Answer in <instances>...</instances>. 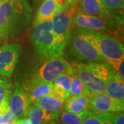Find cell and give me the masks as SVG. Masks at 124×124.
I'll use <instances>...</instances> for the list:
<instances>
[{"label": "cell", "instance_id": "1", "mask_svg": "<svg viewBox=\"0 0 124 124\" xmlns=\"http://www.w3.org/2000/svg\"><path fill=\"white\" fill-rule=\"evenodd\" d=\"M32 13L28 0H3L0 3V38L8 40L23 34Z\"/></svg>", "mask_w": 124, "mask_h": 124}, {"label": "cell", "instance_id": "2", "mask_svg": "<svg viewBox=\"0 0 124 124\" xmlns=\"http://www.w3.org/2000/svg\"><path fill=\"white\" fill-rule=\"evenodd\" d=\"M74 63H105L108 62L94 48L84 29L72 31L70 40L63 53Z\"/></svg>", "mask_w": 124, "mask_h": 124}, {"label": "cell", "instance_id": "3", "mask_svg": "<svg viewBox=\"0 0 124 124\" xmlns=\"http://www.w3.org/2000/svg\"><path fill=\"white\" fill-rule=\"evenodd\" d=\"M77 9L70 7L60 10L51 19L52 32L54 39V57L62 56L70 40L72 31V18Z\"/></svg>", "mask_w": 124, "mask_h": 124}, {"label": "cell", "instance_id": "4", "mask_svg": "<svg viewBox=\"0 0 124 124\" xmlns=\"http://www.w3.org/2000/svg\"><path fill=\"white\" fill-rule=\"evenodd\" d=\"M84 31L94 48L107 62L124 59V46L115 37L98 31Z\"/></svg>", "mask_w": 124, "mask_h": 124}, {"label": "cell", "instance_id": "5", "mask_svg": "<svg viewBox=\"0 0 124 124\" xmlns=\"http://www.w3.org/2000/svg\"><path fill=\"white\" fill-rule=\"evenodd\" d=\"M30 39L39 57L46 59L54 57L51 20H46L33 26Z\"/></svg>", "mask_w": 124, "mask_h": 124}, {"label": "cell", "instance_id": "6", "mask_svg": "<svg viewBox=\"0 0 124 124\" xmlns=\"http://www.w3.org/2000/svg\"><path fill=\"white\" fill-rule=\"evenodd\" d=\"M62 73L73 74L72 66L63 56L47 59L28 80L32 82L50 83Z\"/></svg>", "mask_w": 124, "mask_h": 124}, {"label": "cell", "instance_id": "7", "mask_svg": "<svg viewBox=\"0 0 124 124\" xmlns=\"http://www.w3.org/2000/svg\"><path fill=\"white\" fill-rule=\"evenodd\" d=\"M124 100L116 99L104 92L92 93L90 95L88 110L94 113L124 111Z\"/></svg>", "mask_w": 124, "mask_h": 124}, {"label": "cell", "instance_id": "8", "mask_svg": "<svg viewBox=\"0 0 124 124\" xmlns=\"http://www.w3.org/2000/svg\"><path fill=\"white\" fill-rule=\"evenodd\" d=\"M21 51V46L17 43H6L0 47V75L11 77Z\"/></svg>", "mask_w": 124, "mask_h": 124}, {"label": "cell", "instance_id": "9", "mask_svg": "<svg viewBox=\"0 0 124 124\" xmlns=\"http://www.w3.org/2000/svg\"><path fill=\"white\" fill-rule=\"evenodd\" d=\"M73 74L82 82L91 93L103 92L107 82L100 79L88 66L87 63H73L72 64Z\"/></svg>", "mask_w": 124, "mask_h": 124}, {"label": "cell", "instance_id": "10", "mask_svg": "<svg viewBox=\"0 0 124 124\" xmlns=\"http://www.w3.org/2000/svg\"><path fill=\"white\" fill-rule=\"evenodd\" d=\"M30 106L26 94L22 85H15L13 92L11 94L9 102V110L17 119L25 117L27 109Z\"/></svg>", "mask_w": 124, "mask_h": 124}, {"label": "cell", "instance_id": "11", "mask_svg": "<svg viewBox=\"0 0 124 124\" xmlns=\"http://www.w3.org/2000/svg\"><path fill=\"white\" fill-rule=\"evenodd\" d=\"M72 26L76 28L98 32H105L109 30L108 23L102 18L83 14L78 11L73 16Z\"/></svg>", "mask_w": 124, "mask_h": 124}, {"label": "cell", "instance_id": "12", "mask_svg": "<svg viewBox=\"0 0 124 124\" xmlns=\"http://www.w3.org/2000/svg\"><path fill=\"white\" fill-rule=\"evenodd\" d=\"M25 93L26 94L28 101L30 105L34 102L52 93L53 84L42 83V82H32L28 81L24 85H23Z\"/></svg>", "mask_w": 124, "mask_h": 124}, {"label": "cell", "instance_id": "13", "mask_svg": "<svg viewBox=\"0 0 124 124\" xmlns=\"http://www.w3.org/2000/svg\"><path fill=\"white\" fill-rule=\"evenodd\" d=\"M59 115L49 113L39 106L32 103L27 109L25 117L30 120L32 124H42L50 120L55 121L58 119Z\"/></svg>", "mask_w": 124, "mask_h": 124}, {"label": "cell", "instance_id": "14", "mask_svg": "<svg viewBox=\"0 0 124 124\" xmlns=\"http://www.w3.org/2000/svg\"><path fill=\"white\" fill-rule=\"evenodd\" d=\"M90 96L81 94L68 97L64 102L63 110L74 114H81L88 111Z\"/></svg>", "mask_w": 124, "mask_h": 124}, {"label": "cell", "instance_id": "15", "mask_svg": "<svg viewBox=\"0 0 124 124\" xmlns=\"http://www.w3.org/2000/svg\"><path fill=\"white\" fill-rule=\"evenodd\" d=\"M64 102V100L50 93L37 99L33 103L42 108L49 113L59 115L63 108Z\"/></svg>", "mask_w": 124, "mask_h": 124}, {"label": "cell", "instance_id": "16", "mask_svg": "<svg viewBox=\"0 0 124 124\" xmlns=\"http://www.w3.org/2000/svg\"><path fill=\"white\" fill-rule=\"evenodd\" d=\"M70 80L71 75L68 73H62L57 76L52 82L53 90L51 93L66 101L70 94Z\"/></svg>", "mask_w": 124, "mask_h": 124}, {"label": "cell", "instance_id": "17", "mask_svg": "<svg viewBox=\"0 0 124 124\" xmlns=\"http://www.w3.org/2000/svg\"><path fill=\"white\" fill-rule=\"evenodd\" d=\"M60 10L56 0H44L37 10L33 26L46 20H51L54 15Z\"/></svg>", "mask_w": 124, "mask_h": 124}, {"label": "cell", "instance_id": "18", "mask_svg": "<svg viewBox=\"0 0 124 124\" xmlns=\"http://www.w3.org/2000/svg\"><path fill=\"white\" fill-rule=\"evenodd\" d=\"M77 11L83 14L105 17L108 16L102 7L100 0H78Z\"/></svg>", "mask_w": 124, "mask_h": 124}, {"label": "cell", "instance_id": "19", "mask_svg": "<svg viewBox=\"0 0 124 124\" xmlns=\"http://www.w3.org/2000/svg\"><path fill=\"white\" fill-rule=\"evenodd\" d=\"M13 84L8 78L0 75V115L9 110Z\"/></svg>", "mask_w": 124, "mask_h": 124}, {"label": "cell", "instance_id": "20", "mask_svg": "<svg viewBox=\"0 0 124 124\" xmlns=\"http://www.w3.org/2000/svg\"><path fill=\"white\" fill-rule=\"evenodd\" d=\"M103 92L115 99L124 100V80L116 75L108 81Z\"/></svg>", "mask_w": 124, "mask_h": 124}, {"label": "cell", "instance_id": "21", "mask_svg": "<svg viewBox=\"0 0 124 124\" xmlns=\"http://www.w3.org/2000/svg\"><path fill=\"white\" fill-rule=\"evenodd\" d=\"M88 113V111L81 114H74L63 111L58 116V124H81Z\"/></svg>", "mask_w": 124, "mask_h": 124}, {"label": "cell", "instance_id": "22", "mask_svg": "<svg viewBox=\"0 0 124 124\" xmlns=\"http://www.w3.org/2000/svg\"><path fill=\"white\" fill-rule=\"evenodd\" d=\"M81 124H111V112L88 113Z\"/></svg>", "mask_w": 124, "mask_h": 124}, {"label": "cell", "instance_id": "23", "mask_svg": "<svg viewBox=\"0 0 124 124\" xmlns=\"http://www.w3.org/2000/svg\"><path fill=\"white\" fill-rule=\"evenodd\" d=\"M91 92L88 89L86 88L82 82L79 79V78L74 74L71 75L70 88V94L69 97H75L81 94H85L90 96Z\"/></svg>", "mask_w": 124, "mask_h": 124}, {"label": "cell", "instance_id": "24", "mask_svg": "<svg viewBox=\"0 0 124 124\" xmlns=\"http://www.w3.org/2000/svg\"><path fill=\"white\" fill-rule=\"evenodd\" d=\"M100 1L108 16L124 8V0H100Z\"/></svg>", "mask_w": 124, "mask_h": 124}, {"label": "cell", "instance_id": "25", "mask_svg": "<svg viewBox=\"0 0 124 124\" xmlns=\"http://www.w3.org/2000/svg\"><path fill=\"white\" fill-rule=\"evenodd\" d=\"M108 63L110 64L111 66L116 72L117 75L124 80V58L115 60H108Z\"/></svg>", "mask_w": 124, "mask_h": 124}, {"label": "cell", "instance_id": "26", "mask_svg": "<svg viewBox=\"0 0 124 124\" xmlns=\"http://www.w3.org/2000/svg\"><path fill=\"white\" fill-rule=\"evenodd\" d=\"M17 120L9 110L0 115V124H13L16 123Z\"/></svg>", "mask_w": 124, "mask_h": 124}, {"label": "cell", "instance_id": "27", "mask_svg": "<svg viewBox=\"0 0 124 124\" xmlns=\"http://www.w3.org/2000/svg\"><path fill=\"white\" fill-rule=\"evenodd\" d=\"M111 124H124V111L111 112Z\"/></svg>", "mask_w": 124, "mask_h": 124}, {"label": "cell", "instance_id": "28", "mask_svg": "<svg viewBox=\"0 0 124 124\" xmlns=\"http://www.w3.org/2000/svg\"><path fill=\"white\" fill-rule=\"evenodd\" d=\"M15 124H32L31 121L28 119L26 117H24L22 119H19L16 121Z\"/></svg>", "mask_w": 124, "mask_h": 124}, {"label": "cell", "instance_id": "29", "mask_svg": "<svg viewBox=\"0 0 124 124\" xmlns=\"http://www.w3.org/2000/svg\"><path fill=\"white\" fill-rule=\"evenodd\" d=\"M42 124H56V123H55L54 120H50V121H48Z\"/></svg>", "mask_w": 124, "mask_h": 124}, {"label": "cell", "instance_id": "30", "mask_svg": "<svg viewBox=\"0 0 124 124\" xmlns=\"http://www.w3.org/2000/svg\"><path fill=\"white\" fill-rule=\"evenodd\" d=\"M2 1H3V0H0V3H1V2Z\"/></svg>", "mask_w": 124, "mask_h": 124}, {"label": "cell", "instance_id": "31", "mask_svg": "<svg viewBox=\"0 0 124 124\" xmlns=\"http://www.w3.org/2000/svg\"><path fill=\"white\" fill-rule=\"evenodd\" d=\"M76 1H78V0H76Z\"/></svg>", "mask_w": 124, "mask_h": 124}, {"label": "cell", "instance_id": "32", "mask_svg": "<svg viewBox=\"0 0 124 124\" xmlns=\"http://www.w3.org/2000/svg\"></svg>", "mask_w": 124, "mask_h": 124}]
</instances>
